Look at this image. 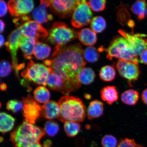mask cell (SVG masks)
<instances>
[{
    "mask_svg": "<svg viewBox=\"0 0 147 147\" xmlns=\"http://www.w3.org/2000/svg\"><path fill=\"white\" fill-rule=\"evenodd\" d=\"M51 70L50 68L43 64L35 63L31 60L26 69L22 72L21 76L37 84L46 86Z\"/></svg>",
    "mask_w": 147,
    "mask_h": 147,
    "instance_id": "obj_6",
    "label": "cell"
},
{
    "mask_svg": "<svg viewBox=\"0 0 147 147\" xmlns=\"http://www.w3.org/2000/svg\"><path fill=\"white\" fill-rule=\"evenodd\" d=\"M101 98L108 104H113L119 98V93L116 87L114 86L104 87L100 91Z\"/></svg>",
    "mask_w": 147,
    "mask_h": 147,
    "instance_id": "obj_20",
    "label": "cell"
},
{
    "mask_svg": "<svg viewBox=\"0 0 147 147\" xmlns=\"http://www.w3.org/2000/svg\"><path fill=\"white\" fill-rule=\"evenodd\" d=\"M12 70V66L8 62L2 60L0 63V75L1 78H5L10 75Z\"/></svg>",
    "mask_w": 147,
    "mask_h": 147,
    "instance_id": "obj_36",
    "label": "cell"
},
{
    "mask_svg": "<svg viewBox=\"0 0 147 147\" xmlns=\"http://www.w3.org/2000/svg\"><path fill=\"white\" fill-rule=\"evenodd\" d=\"M107 58H113L138 63L140 61L134 52L128 41L123 37L118 36L112 40L109 47L105 49Z\"/></svg>",
    "mask_w": 147,
    "mask_h": 147,
    "instance_id": "obj_4",
    "label": "cell"
},
{
    "mask_svg": "<svg viewBox=\"0 0 147 147\" xmlns=\"http://www.w3.org/2000/svg\"><path fill=\"white\" fill-rule=\"evenodd\" d=\"M64 130L66 135L70 137H74L80 133L81 125L78 123L67 121L64 123Z\"/></svg>",
    "mask_w": 147,
    "mask_h": 147,
    "instance_id": "obj_29",
    "label": "cell"
},
{
    "mask_svg": "<svg viewBox=\"0 0 147 147\" xmlns=\"http://www.w3.org/2000/svg\"><path fill=\"white\" fill-rule=\"evenodd\" d=\"M77 36L78 34L67 24L62 22H56L53 24L48 38L49 42L57 45H65Z\"/></svg>",
    "mask_w": 147,
    "mask_h": 147,
    "instance_id": "obj_5",
    "label": "cell"
},
{
    "mask_svg": "<svg viewBox=\"0 0 147 147\" xmlns=\"http://www.w3.org/2000/svg\"><path fill=\"white\" fill-rule=\"evenodd\" d=\"M87 3L92 10L99 12L105 8L106 1L105 0H92L87 1Z\"/></svg>",
    "mask_w": 147,
    "mask_h": 147,
    "instance_id": "obj_33",
    "label": "cell"
},
{
    "mask_svg": "<svg viewBox=\"0 0 147 147\" xmlns=\"http://www.w3.org/2000/svg\"><path fill=\"white\" fill-rule=\"evenodd\" d=\"M34 99L38 102L45 104L49 102L51 96L50 92L44 86H40L36 88L34 92Z\"/></svg>",
    "mask_w": 147,
    "mask_h": 147,
    "instance_id": "obj_27",
    "label": "cell"
},
{
    "mask_svg": "<svg viewBox=\"0 0 147 147\" xmlns=\"http://www.w3.org/2000/svg\"><path fill=\"white\" fill-rule=\"evenodd\" d=\"M101 144L103 147H116L117 141L114 136L107 135L102 138Z\"/></svg>",
    "mask_w": 147,
    "mask_h": 147,
    "instance_id": "obj_34",
    "label": "cell"
},
{
    "mask_svg": "<svg viewBox=\"0 0 147 147\" xmlns=\"http://www.w3.org/2000/svg\"><path fill=\"white\" fill-rule=\"evenodd\" d=\"M38 40L34 38L22 36L19 41V47L22 51L26 59L30 60L32 58V55Z\"/></svg>",
    "mask_w": 147,
    "mask_h": 147,
    "instance_id": "obj_16",
    "label": "cell"
},
{
    "mask_svg": "<svg viewBox=\"0 0 147 147\" xmlns=\"http://www.w3.org/2000/svg\"><path fill=\"white\" fill-rule=\"evenodd\" d=\"M130 10L137 16L139 20H142L147 14V3L145 1H138L132 5Z\"/></svg>",
    "mask_w": 147,
    "mask_h": 147,
    "instance_id": "obj_25",
    "label": "cell"
},
{
    "mask_svg": "<svg viewBox=\"0 0 147 147\" xmlns=\"http://www.w3.org/2000/svg\"><path fill=\"white\" fill-rule=\"evenodd\" d=\"M23 103L15 100L9 101L7 104V109L11 110L12 113H16L19 111L23 108Z\"/></svg>",
    "mask_w": 147,
    "mask_h": 147,
    "instance_id": "obj_35",
    "label": "cell"
},
{
    "mask_svg": "<svg viewBox=\"0 0 147 147\" xmlns=\"http://www.w3.org/2000/svg\"><path fill=\"white\" fill-rule=\"evenodd\" d=\"M119 34L128 41L130 47L137 56L147 49V40L144 38L147 36L144 34H132L123 30L119 29Z\"/></svg>",
    "mask_w": 147,
    "mask_h": 147,
    "instance_id": "obj_12",
    "label": "cell"
},
{
    "mask_svg": "<svg viewBox=\"0 0 147 147\" xmlns=\"http://www.w3.org/2000/svg\"><path fill=\"white\" fill-rule=\"evenodd\" d=\"M138 64L119 59L116 64V68L121 76L131 82L136 81L140 74Z\"/></svg>",
    "mask_w": 147,
    "mask_h": 147,
    "instance_id": "obj_10",
    "label": "cell"
},
{
    "mask_svg": "<svg viewBox=\"0 0 147 147\" xmlns=\"http://www.w3.org/2000/svg\"><path fill=\"white\" fill-rule=\"evenodd\" d=\"M104 104L100 101L95 100L90 103L87 110L88 119L90 120L99 118L103 114Z\"/></svg>",
    "mask_w": 147,
    "mask_h": 147,
    "instance_id": "obj_19",
    "label": "cell"
},
{
    "mask_svg": "<svg viewBox=\"0 0 147 147\" xmlns=\"http://www.w3.org/2000/svg\"><path fill=\"white\" fill-rule=\"evenodd\" d=\"M116 71L112 66L107 65L102 67L99 74L101 80L105 82H110L115 78Z\"/></svg>",
    "mask_w": 147,
    "mask_h": 147,
    "instance_id": "obj_28",
    "label": "cell"
},
{
    "mask_svg": "<svg viewBox=\"0 0 147 147\" xmlns=\"http://www.w3.org/2000/svg\"><path fill=\"white\" fill-rule=\"evenodd\" d=\"M78 37L80 42L86 46H93L97 41L96 33L89 28L82 29L78 33Z\"/></svg>",
    "mask_w": 147,
    "mask_h": 147,
    "instance_id": "obj_21",
    "label": "cell"
},
{
    "mask_svg": "<svg viewBox=\"0 0 147 147\" xmlns=\"http://www.w3.org/2000/svg\"><path fill=\"white\" fill-rule=\"evenodd\" d=\"M141 97L143 102L147 106V89L142 92Z\"/></svg>",
    "mask_w": 147,
    "mask_h": 147,
    "instance_id": "obj_40",
    "label": "cell"
},
{
    "mask_svg": "<svg viewBox=\"0 0 147 147\" xmlns=\"http://www.w3.org/2000/svg\"><path fill=\"white\" fill-rule=\"evenodd\" d=\"M28 147H43V146H42L39 142L34 143V144L31 145L30 146Z\"/></svg>",
    "mask_w": 147,
    "mask_h": 147,
    "instance_id": "obj_43",
    "label": "cell"
},
{
    "mask_svg": "<svg viewBox=\"0 0 147 147\" xmlns=\"http://www.w3.org/2000/svg\"><path fill=\"white\" fill-rule=\"evenodd\" d=\"M85 96L86 98H87V99H90V98H91L90 95H88V94H87L86 95H85Z\"/></svg>",
    "mask_w": 147,
    "mask_h": 147,
    "instance_id": "obj_46",
    "label": "cell"
},
{
    "mask_svg": "<svg viewBox=\"0 0 147 147\" xmlns=\"http://www.w3.org/2000/svg\"><path fill=\"white\" fill-rule=\"evenodd\" d=\"M106 26L105 20L102 16H95L91 20V28L92 30L95 33L102 32L106 28Z\"/></svg>",
    "mask_w": 147,
    "mask_h": 147,
    "instance_id": "obj_30",
    "label": "cell"
},
{
    "mask_svg": "<svg viewBox=\"0 0 147 147\" xmlns=\"http://www.w3.org/2000/svg\"><path fill=\"white\" fill-rule=\"evenodd\" d=\"M45 130L39 127L24 122L11 134L10 140L15 147H28L39 143L45 135Z\"/></svg>",
    "mask_w": 147,
    "mask_h": 147,
    "instance_id": "obj_3",
    "label": "cell"
},
{
    "mask_svg": "<svg viewBox=\"0 0 147 147\" xmlns=\"http://www.w3.org/2000/svg\"><path fill=\"white\" fill-rule=\"evenodd\" d=\"M44 63L63 80L68 95L81 86L78 75L86 62L80 43L56 45L51 58Z\"/></svg>",
    "mask_w": 147,
    "mask_h": 147,
    "instance_id": "obj_1",
    "label": "cell"
},
{
    "mask_svg": "<svg viewBox=\"0 0 147 147\" xmlns=\"http://www.w3.org/2000/svg\"><path fill=\"white\" fill-rule=\"evenodd\" d=\"M23 113L25 119L34 124L42 114L41 106L30 94L23 98Z\"/></svg>",
    "mask_w": 147,
    "mask_h": 147,
    "instance_id": "obj_9",
    "label": "cell"
},
{
    "mask_svg": "<svg viewBox=\"0 0 147 147\" xmlns=\"http://www.w3.org/2000/svg\"><path fill=\"white\" fill-rule=\"evenodd\" d=\"M0 39H1V43H0V46H1V47H2V46L3 44H4V38H3V36L2 35H1V36H0Z\"/></svg>",
    "mask_w": 147,
    "mask_h": 147,
    "instance_id": "obj_44",
    "label": "cell"
},
{
    "mask_svg": "<svg viewBox=\"0 0 147 147\" xmlns=\"http://www.w3.org/2000/svg\"><path fill=\"white\" fill-rule=\"evenodd\" d=\"M51 142L50 140H48L45 141L43 147H49L51 146Z\"/></svg>",
    "mask_w": 147,
    "mask_h": 147,
    "instance_id": "obj_42",
    "label": "cell"
},
{
    "mask_svg": "<svg viewBox=\"0 0 147 147\" xmlns=\"http://www.w3.org/2000/svg\"><path fill=\"white\" fill-rule=\"evenodd\" d=\"M42 114L46 119H51L58 118L60 110L58 103L54 101H50L41 106Z\"/></svg>",
    "mask_w": 147,
    "mask_h": 147,
    "instance_id": "obj_18",
    "label": "cell"
},
{
    "mask_svg": "<svg viewBox=\"0 0 147 147\" xmlns=\"http://www.w3.org/2000/svg\"><path fill=\"white\" fill-rule=\"evenodd\" d=\"M95 78L94 71L90 67H84L82 69L78 75V78L81 84L84 85H89L92 83Z\"/></svg>",
    "mask_w": 147,
    "mask_h": 147,
    "instance_id": "obj_24",
    "label": "cell"
},
{
    "mask_svg": "<svg viewBox=\"0 0 147 147\" xmlns=\"http://www.w3.org/2000/svg\"><path fill=\"white\" fill-rule=\"evenodd\" d=\"M15 119L6 113L0 114V131L3 133L10 131L13 128Z\"/></svg>",
    "mask_w": 147,
    "mask_h": 147,
    "instance_id": "obj_22",
    "label": "cell"
},
{
    "mask_svg": "<svg viewBox=\"0 0 147 147\" xmlns=\"http://www.w3.org/2000/svg\"><path fill=\"white\" fill-rule=\"evenodd\" d=\"M84 57L88 62L94 63L98 60L100 54L95 47H87L84 51Z\"/></svg>",
    "mask_w": 147,
    "mask_h": 147,
    "instance_id": "obj_31",
    "label": "cell"
},
{
    "mask_svg": "<svg viewBox=\"0 0 147 147\" xmlns=\"http://www.w3.org/2000/svg\"><path fill=\"white\" fill-rule=\"evenodd\" d=\"M140 61L147 65V49L144 50L140 55Z\"/></svg>",
    "mask_w": 147,
    "mask_h": 147,
    "instance_id": "obj_39",
    "label": "cell"
},
{
    "mask_svg": "<svg viewBox=\"0 0 147 147\" xmlns=\"http://www.w3.org/2000/svg\"><path fill=\"white\" fill-rule=\"evenodd\" d=\"M39 6L35 9L32 16L34 21L40 24L47 22L48 20H52L51 15L48 14L46 8L50 7V1H41Z\"/></svg>",
    "mask_w": 147,
    "mask_h": 147,
    "instance_id": "obj_15",
    "label": "cell"
},
{
    "mask_svg": "<svg viewBox=\"0 0 147 147\" xmlns=\"http://www.w3.org/2000/svg\"><path fill=\"white\" fill-rule=\"evenodd\" d=\"M139 96L138 92L133 89L125 91L121 96V100L124 103L129 105H134L138 101Z\"/></svg>",
    "mask_w": 147,
    "mask_h": 147,
    "instance_id": "obj_26",
    "label": "cell"
},
{
    "mask_svg": "<svg viewBox=\"0 0 147 147\" xmlns=\"http://www.w3.org/2000/svg\"><path fill=\"white\" fill-rule=\"evenodd\" d=\"M8 5L9 12L15 17L25 16L32 11L34 7L32 0H12L8 1Z\"/></svg>",
    "mask_w": 147,
    "mask_h": 147,
    "instance_id": "obj_13",
    "label": "cell"
},
{
    "mask_svg": "<svg viewBox=\"0 0 147 147\" xmlns=\"http://www.w3.org/2000/svg\"><path fill=\"white\" fill-rule=\"evenodd\" d=\"M91 9L86 1H80L72 15L71 23L77 28L86 26L91 23L92 18Z\"/></svg>",
    "mask_w": 147,
    "mask_h": 147,
    "instance_id": "obj_8",
    "label": "cell"
},
{
    "mask_svg": "<svg viewBox=\"0 0 147 147\" xmlns=\"http://www.w3.org/2000/svg\"><path fill=\"white\" fill-rule=\"evenodd\" d=\"M23 36L38 40L48 36L47 31L40 24L34 21L27 22L21 26Z\"/></svg>",
    "mask_w": 147,
    "mask_h": 147,
    "instance_id": "obj_14",
    "label": "cell"
},
{
    "mask_svg": "<svg viewBox=\"0 0 147 147\" xmlns=\"http://www.w3.org/2000/svg\"><path fill=\"white\" fill-rule=\"evenodd\" d=\"M0 16L2 17L5 16L8 11V7L4 1L1 0L0 1Z\"/></svg>",
    "mask_w": 147,
    "mask_h": 147,
    "instance_id": "obj_38",
    "label": "cell"
},
{
    "mask_svg": "<svg viewBox=\"0 0 147 147\" xmlns=\"http://www.w3.org/2000/svg\"><path fill=\"white\" fill-rule=\"evenodd\" d=\"M23 35L21 27H18L9 36L8 41L5 43L7 50L10 53L11 56L12 67L14 69L16 76L18 78V71L23 68L24 64L19 65L17 57V53L19 47V41L20 38Z\"/></svg>",
    "mask_w": 147,
    "mask_h": 147,
    "instance_id": "obj_7",
    "label": "cell"
},
{
    "mask_svg": "<svg viewBox=\"0 0 147 147\" xmlns=\"http://www.w3.org/2000/svg\"><path fill=\"white\" fill-rule=\"evenodd\" d=\"M0 24H1V29H0V32H2L5 26V24L3 22L1 19L0 20Z\"/></svg>",
    "mask_w": 147,
    "mask_h": 147,
    "instance_id": "obj_41",
    "label": "cell"
},
{
    "mask_svg": "<svg viewBox=\"0 0 147 147\" xmlns=\"http://www.w3.org/2000/svg\"><path fill=\"white\" fill-rule=\"evenodd\" d=\"M59 126L54 120H49L47 121L44 126V130L45 133L49 136L54 137L59 130Z\"/></svg>",
    "mask_w": 147,
    "mask_h": 147,
    "instance_id": "obj_32",
    "label": "cell"
},
{
    "mask_svg": "<svg viewBox=\"0 0 147 147\" xmlns=\"http://www.w3.org/2000/svg\"><path fill=\"white\" fill-rule=\"evenodd\" d=\"M117 147H144L137 144L133 139L125 138L119 142Z\"/></svg>",
    "mask_w": 147,
    "mask_h": 147,
    "instance_id": "obj_37",
    "label": "cell"
},
{
    "mask_svg": "<svg viewBox=\"0 0 147 147\" xmlns=\"http://www.w3.org/2000/svg\"><path fill=\"white\" fill-rule=\"evenodd\" d=\"M80 2L76 0L50 1V7L51 10L60 17L65 18L72 15Z\"/></svg>",
    "mask_w": 147,
    "mask_h": 147,
    "instance_id": "obj_11",
    "label": "cell"
},
{
    "mask_svg": "<svg viewBox=\"0 0 147 147\" xmlns=\"http://www.w3.org/2000/svg\"><path fill=\"white\" fill-rule=\"evenodd\" d=\"M7 88V86L6 84H1V89L2 90L4 91L6 90Z\"/></svg>",
    "mask_w": 147,
    "mask_h": 147,
    "instance_id": "obj_45",
    "label": "cell"
},
{
    "mask_svg": "<svg viewBox=\"0 0 147 147\" xmlns=\"http://www.w3.org/2000/svg\"><path fill=\"white\" fill-rule=\"evenodd\" d=\"M51 50V48L47 44L38 42L35 46L33 54L37 59L43 60L48 57Z\"/></svg>",
    "mask_w": 147,
    "mask_h": 147,
    "instance_id": "obj_23",
    "label": "cell"
},
{
    "mask_svg": "<svg viewBox=\"0 0 147 147\" xmlns=\"http://www.w3.org/2000/svg\"><path fill=\"white\" fill-rule=\"evenodd\" d=\"M51 70L47 82L48 87L53 90L58 91L64 95H68L64 81L60 77Z\"/></svg>",
    "mask_w": 147,
    "mask_h": 147,
    "instance_id": "obj_17",
    "label": "cell"
},
{
    "mask_svg": "<svg viewBox=\"0 0 147 147\" xmlns=\"http://www.w3.org/2000/svg\"><path fill=\"white\" fill-rule=\"evenodd\" d=\"M58 103L60 112L58 119L62 122L80 123L83 121L85 118L86 106L80 98L66 95L60 98Z\"/></svg>",
    "mask_w": 147,
    "mask_h": 147,
    "instance_id": "obj_2",
    "label": "cell"
}]
</instances>
